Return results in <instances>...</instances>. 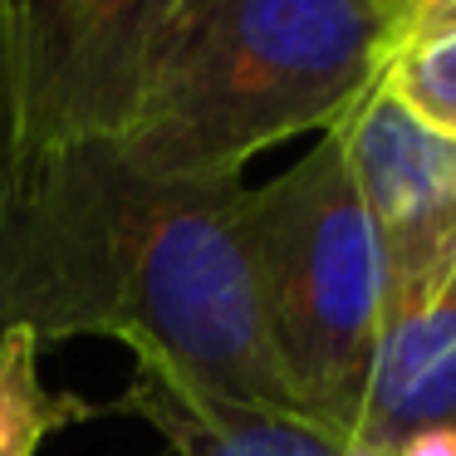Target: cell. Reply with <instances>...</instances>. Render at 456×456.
Segmentation results:
<instances>
[{
	"instance_id": "cell-7",
	"label": "cell",
	"mask_w": 456,
	"mask_h": 456,
	"mask_svg": "<svg viewBox=\"0 0 456 456\" xmlns=\"http://www.w3.org/2000/svg\"><path fill=\"white\" fill-rule=\"evenodd\" d=\"M456 427V275L417 314L383 329L354 456H387L403 436Z\"/></svg>"
},
{
	"instance_id": "cell-11",
	"label": "cell",
	"mask_w": 456,
	"mask_h": 456,
	"mask_svg": "<svg viewBox=\"0 0 456 456\" xmlns=\"http://www.w3.org/2000/svg\"><path fill=\"white\" fill-rule=\"evenodd\" d=\"M387 456H456V427H427L393 446Z\"/></svg>"
},
{
	"instance_id": "cell-12",
	"label": "cell",
	"mask_w": 456,
	"mask_h": 456,
	"mask_svg": "<svg viewBox=\"0 0 456 456\" xmlns=\"http://www.w3.org/2000/svg\"><path fill=\"white\" fill-rule=\"evenodd\" d=\"M422 5H427V0H397V20H403V30H407V20H412Z\"/></svg>"
},
{
	"instance_id": "cell-10",
	"label": "cell",
	"mask_w": 456,
	"mask_h": 456,
	"mask_svg": "<svg viewBox=\"0 0 456 456\" xmlns=\"http://www.w3.org/2000/svg\"><path fill=\"white\" fill-rule=\"evenodd\" d=\"M442 35H456V0H427L422 11L407 20L403 30V45H417V40H442ZM397 45V50H403Z\"/></svg>"
},
{
	"instance_id": "cell-5",
	"label": "cell",
	"mask_w": 456,
	"mask_h": 456,
	"mask_svg": "<svg viewBox=\"0 0 456 456\" xmlns=\"http://www.w3.org/2000/svg\"><path fill=\"white\" fill-rule=\"evenodd\" d=\"M383 270V329L417 314L456 275V142L378 84L338 123Z\"/></svg>"
},
{
	"instance_id": "cell-2",
	"label": "cell",
	"mask_w": 456,
	"mask_h": 456,
	"mask_svg": "<svg viewBox=\"0 0 456 456\" xmlns=\"http://www.w3.org/2000/svg\"><path fill=\"white\" fill-rule=\"evenodd\" d=\"M397 45L387 0H191L113 142L152 177L240 182L256 152L338 128Z\"/></svg>"
},
{
	"instance_id": "cell-8",
	"label": "cell",
	"mask_w": 456,
	"mask_h": 456,
	"mask_svg": "<svg viewBox=\"0 0 456 456\" xmlns=\"http://www.w3.org/2000/svg\"><path fill=\"white\" fill-rule=\"evenodd\" d=\"M79 417H89V403L45 387L40 344L30 334L0 338V456H40V446Z\"/></svg>"
},
{
	"instance_id": "cell-6",
	"label": "cell",
	"mask_w": 456,
	"mask_h": 456,
	"mask_svg": "<svg viewBox=\"0 0 456 456\" xmlns=\"http://www.w3.org/2000/svg\"><path fill=\"white\" fill-rule=\"evenodd\" d=\"M113 407L142 417L172 456H354L348 442L319 432L305 417L211 397L152 354H133V383Z\"/></svg>"
},
{
	"instance_id": "cell-13",
	"label": "cell",
	"mask_w": 456,
	"mask_h": 456,
	"mask_svg": "<svg viewBox=\"0 0 456 456\" xmlns=\"http://www.w3.org/2000/svg\"><path fill=\"white\" fill-rule=\"evenodd\" d=\"M387 5H393V15H397V0H387ZM397 25H403V20H397Z\"/></svg>"
},
{
	"instance_id": "cell-9",
	"label": "cell",
	"mask_w": 456,
	"mask_h": 456,
	"mask_svg": "<svg viewBox=\"0 0 456 456\" xmlns=\"http://www.w3.org/2000/svg\"><path fill=\"white\" fill-rule=\"evenodd\" d=\"M383 89L417 113L427 128L456 142V35L417 40L387 60Z\"/></svg>"
},
{
	"instance_id": "cell-4",
	"label": "cell",
	"mask_w": 456,
	"mask_h": 456,
	"mask_svg": "<svg viewBox=\"0 0 456 456\" xmlns=\"http://www.w3.org/2000/svg\"><path fill=\"white\" fill-rule=\"evenodd\" d=\"M191 0H0V158L123 138Z\"/></svg>"
},
{
	"instance_id": "cell-1",
	"label": "cell",
	"mask_w": 456,
	"mask_h": 456,
	"mask_svg": "<svg viewBox=\"0 0 456 456\" xmlns=\"http://www.w3.org/2000/svg\"><path fill=\"white\" fill-rule=\"evenodd\" d=\"M246 182H167L113 138L0 158V338L103 334L211 397L289 412L240 246Z\"/></svg>"
},
{
	"instance_id": "cell-3",
	"label": "cell",
	"mask_w": 456,
	"mask_h": 456,
	"mask_svg": "<svg viewBox=\"0 0 456 456\" xmlns=\"http://www.w3.org/2000/svg\"><path fill=\"white\" fill-rule=\"evenodd\" d=\"M236 226L295 417L354 442L383 344V270L338 133L329 128L275 182L240 191Z\"/></svg>"
}]
</instances>
